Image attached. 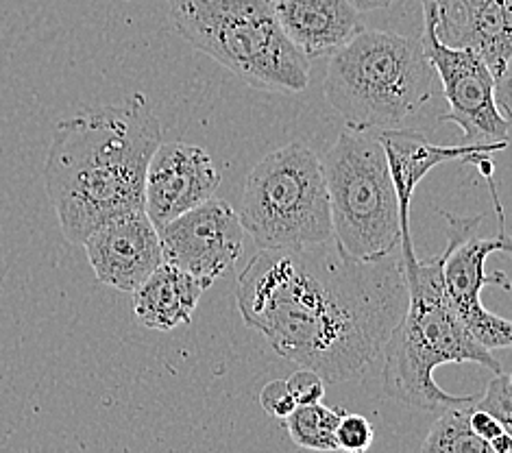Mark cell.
<instances>
[{"instance_id": "cell-1", "label": "cell", "mask_w": 512, "mask_h": 453, "mask_svg": "<svg viewBox=\"0 0 512 453\" xmlns=\"http://www.w3.org/2000/svg\"><path fill=\"white\" fill-rule=\"evenodd\" d=\"M236 305L277 355L325 382H351L384 353L408 310L404 260H356L336 240L260 249L236 281Z\"/></svg>"}, {"instance_id": "cell-2", "label": "cell", "mask_w": 512, "mask_h": 453, "mask_svg": "<svg viewBox=\"0 0 512 453\" xmlns=\"http://www.w3.org/2000/svg\"><path fill=\"white\" fill-rule=\"evenodd\" d=\"M160 144V120L144 94L123 105L81 109L59 122L44 183L68 242L83 247L107 220L144 210L146 170Z\"/></svg>"}, {"instance_id": "cell-3", "label": "cell", "mask_w": 512, "mask_h": 453, "mask_svg": "<svg viewBox=\"0 0 512 453\" xmlns=\"http://www.w3.org/2000/svg\"><path fill=\"white\" fill-rule=\"evenodd\" d=\"M404 260V257H401ZM445 253L419 260H404L408 281V310L384 347V393L406 406L436 410L460 406L480 397L451 395L436 384L434 371L443 364L471 362L495 375L502 364L489 347L462 323L445 286Z\"/></svg>"}, {"instance_id": "cell-4", "label": "cell", "mask_w": 512, "mask_h": 453, "mask_svg": "<svg viewBox=\"0 0 512 453\" xmlns=\"http://www.w3.org/2000/svg\"><path fill=\"white\" fill-rule=\"evenodd\" d=\"M434 75L421 40L362 29L329 57L323 90L349 129H401L432 99Z\"/></svg>"}, {"instance_id": "cell-5", "label": "cell", "mask_w": 512, "mask_h": 453, "mask_svg": "<svg viewBox=\"0 0 512 453\" xmlns=\"http://www.w3.org/2000/svg\"><path fill=\"white\" fill-rule=\"evenodd\" d=\"M175 31L255 90L297 94L310 57L288 38L271 0H168Z\"/></svg>"}, {"instance_id": "cell-6", "label": "cell", "mask_w": 512, "mask_h": 453, "mask_svg": "<svg viewBox=\"0 0 512 453\" xmlns=\"http://www.w3.org/2000/svg\"><path fill=\"white\" fill-rule=\"evenodd\" d=\"M238 214L260 249H301L334 240L323 159L301 142L264 155L245 181Z\"/></svg>"}, {"instance_id": "cell-7", "label": "cell", "mask_w": 512, "mask_h": 453, "mask_svg": "<svg viewBox=\"0 0 512 453\" xmlns=\"http://www.w3.org/2000/svg\"><path fill=\"white\" fill-rule=\"evenodd\" d=\"M323 159L334 240L356 260H377L401 247L397 190L377 131L340 133Z\"/></svg>"}, {"instance_id": "cell-8", "label": "cell", "mask_w": 512, "mask_h": 453, "mask_svg": "<svg viewBox=\"0 0 512 453\" xmlns=\"http://www.w3.org/2000/svg\"><path fill=\"white\" fill-rule=\"evenodd\" d=\"M441 212L447 220V247H445V286L462 323L467 325L475 340L489 349L512 347V321L484 308L480 292L484 286H502L512 290L506 273H489L486 260L493 253L512 257V236L506 231V216H497V236L480 238L478 229L484 216L462 218Z\"/></svg>"}, {"instance_id": "cell-9", "label": "cell", "mask_w": 512, "mask_h": 453, "mask_svg": "<svg viewBox=\"0 0 512 453\" xmlns=\"http://www.w3.org/2000/svg\"><path fill=\"white\" fill-rule=\"evenodd\" d=\"M423 51L432 61L449 112L441 122H454L462 129V144L508 146L510 120L497 103V77L486 59L473 48L449 46L436 33L430 16H423Z\"/></svg>"}, {"instance_id": "cell-10", "label": "cell", "mask_w": 512, "mask_h": 453, "mask_svg": "<svg viewBox=\"0 0 512 453\" xmlns=\"http://www.w3.org/2000/svg\"><path fill=\"white\" fill-rule=\"evenodd\" d=\"M245 234L240 214L227 201L214 197L160 229L164 260L210 281L236 266Z\"/></svg>"}, {"instance_id": "cell-11", "label": "cell", "mask_w": 512, "mask_h": 453, "mask_svg": "<svg viewBox=\"0 0 512 453\" xmlns=\"http://www.w3.org/2000/svg\"><path fill=\"white\" fill-rule=\"evenodd\" d=\"M221 170L201 146L162 142L151 157L144 183V210L157 229L214 197Z\"/></svg>"}, {"instance_id": "cell-12", "label": "cell", "mask_w": 512, "mask_h": 453, "mask_svg": "<svg viewBox=\"0 0 512 453\" xmlns=\"http://www.w3.org/2000/svg\"><path fill=\"white\" fill-rule=\"evenodd\" d=\"M83 247L101 284L123 292H136L164 262L160 229L146 210L107 220L92 231Z\"/></svg>"}, {"instance_id": "cell-13", "label": "cell", "mask_w": 512, "mask_h": 453, "mask_svg": "<svg viewBox=\"0 0 512 453\" xmlns=\"http://www.w3.org/2000/svg\"><path fill=\"white\" fill-rule=\"evenodd\" d=\"M421 7L445 44L473 48L502 75L512 57V0H421Z\"/></svg>"}, {"instance_id": "cell-14", "label": "cell", "mask_w": 512, "mask_h": 453, "mask_svg": "<svg viewBox=\"0 0 512 453\" xmlns=\"http://www.w3.org/2000/svg\"><path fill=\"white\" fill-rule=\"evenodd\" d=\"M380 140L386 149V157L390 164V175L397 190L399 201V223H401V240H412L410 231V207L414 190L425 179L432 168L447 162L475 164L482 155H493L504 151L502 146H441L434 144L419 131L412 129H384Z\"/></svg>"}, {"instance_id": "cell-15", "label": "cell", "mask_w": 512, "mask_h": 453, "mask_svg": "<svg viewBox=\"0 0 512 453\" xmlns=\"http://www.w3.org/2000/svg\"><path fill=\"white\" fill-rule=\"evenodd\" d=\"M288 38L310 59L332 57L362 31L353 0H271Z\"/></svg>"}, {"instance_id": "cell-16", "label": "cell", "mask_w": 512, "mask_h": 453, "mask_svg": "<svg viewBox=\"0 0 512 453\" xmlns=\"http://www.w3.org/2000/svg\"><path fill=\"white\" fill-rule=\"evenodd\" d=\"M212 284L214 281L181 271L164 260L133 292V312L146 329L173 332L175 327L192 321L203 292Z\"/></svg>"}, {"instance_id": "cell-17", "label": "cell", "mask_w": 512, "mask_h": 453, "mask_svg": "<svg viewBox=\"0 0 512 453\" xmlns=\"http://www.w3.org/2000/svg\"><path fill=\"white\" fill-rule=\"evenodd\" d=\"M478 401V399H475ZM475 401L445 408L423 443V453H493L491 445L473 432L471 410Z\"/></svg>"}, {"instance_id": "cell-18", "label": "cell", "mask_w": 512, "mask_h": 453, "mask_svg": "<svg viewBox=\"0 0 512 453\" xmlns=\"http://www.w3.org/2000/svg\"><path fill=\"white\" fill-rule=\"evenodd\" d=\"M347 410L327 408L323 403L297 406L286 419V430L292 443L310 451H338L336 430Z\"/></svg>"}, {"instance_id": "cell-19", "label": "cell", "mask_w": 512, "mask_h": 453, "mask_svg": "<svg viewBox=\"0 0 512 453\" xmlns=\"http://www.w3.org/2000/svg\"><path fill=\"white\" fill-rule=\"evenodd\" d=\"M373 438H375V432L367 416L349 414V412L343 414V419H340L338 430H336L338 451L362 453L373 445Z\"/></svg>"}, {"instance_id": "cell-20", "label": "cell", "mask_w": 512, "mask_h": 453, "mask_svg": "<svg viewBox=\"0 0 512 453\" xmlns=\"http://www.w3.org/2000/svg\"><path fill=\"white\" fill-rule=\"evenodd\" d=\"M478 406L489 410L495 419L504 425V430L512 436V382L504 373H497L493 382L486 388L484 397L478 399Z\"/></svg>"}, {"instance_id": "cell-21", "label": "cell", "mask_w": 512, "mask_h": 453, "mask_svg": "<svg viewBox=\"0 0 512 453\" xmlns=\"http://www.w3.org/2000/svg\"><path fill=\"white\" fill-rule=\"evenodd\" d=\"M260 406L266 414H271L273 419H288L292 410L297 408V401L290 393L288 379H273L268 382L260 393Z\"/></svg>"}, {"instance_id": "cell-22", "label": "cell", "mask_w": 512, "mask_h": 453, "mask_svg": "<svg viewBox=\"0 0 512 453\" xmlns=\"http://www.w3.org/2000/svg\"><path fill=\"white\" fill-rule=\"evenodd\" d=\"M288 386L297 406H310V403H319L325 397V379L306 366L288 377Z\"/></svg>"}, {"instance_id": "cell-23", "label": "cell", "mask_w": 512, "mask_h": 453, "mask_svg": "<svg viewBox=\"0 0 512 453\" xmlns=\"http://www.w3.org/2000/svg\"><path fill=\"white\" fill-rule=\"evenodd\" d=\"M471 427H473V432L478 434L480 438H484L489 445H491V440L495 436L506 432L504 425L499 423L489 410H484V408L478 406V401H475V406L471 410Z\"/></svg>"}, {"instance_id": "cell-24", "label": "cell", "mask_w": 512, "mask_h": 453, "mask_svg": "<svg viewBox=\"0 0 512 453\" xmlns=\"http://www.w3.org/2000/svg\"><path fill=\"white\" fill-rule=\"evenodd\" d=\"M497 103L512 125V57L508 59L502 75L497 77Z\"/></svg>"}, {"instance_id": "cell-25", "label": "cell", "mask_w": 512, "mask_h": 453, "mask_svg": "<svg viewBox=\"0 0 512 453\" xmlns=\"http://www.w3.org/2000/svg\"><path fill=\"white\" fill-rule=\"evenodd\" d=\"M491 449L493 453H512V436L508 432L495 436L491 440Z\"/></svg>"}, {"instance_id": "cell-26", "label": "cell", "mask_w": 512, "mask_h": 453, "mask_svg": "<svg viewBox=\"0 0 512 453\" xmlns=\"http://www.w3.org/2000/svg\"><path fill=\"white\" fill-rule=\"evenodd\" d=\"M360 11H373V9H386L397 0H353Z\"/></svg>"}, {"instance_id": "cell-27", "label": "cell", "mask_w": 512, "mask_h": 453, "mask_svg": "<svg viewBox=\"0 0 512 453\" xmlns=\"http://www.w3.org/2000/svg\"><path fill=\"white\" fill-rule=\"evenodd\" d=\"M508 377H510V382H512V373H510V375H508Z\"/></svg>"}]
</instances>
